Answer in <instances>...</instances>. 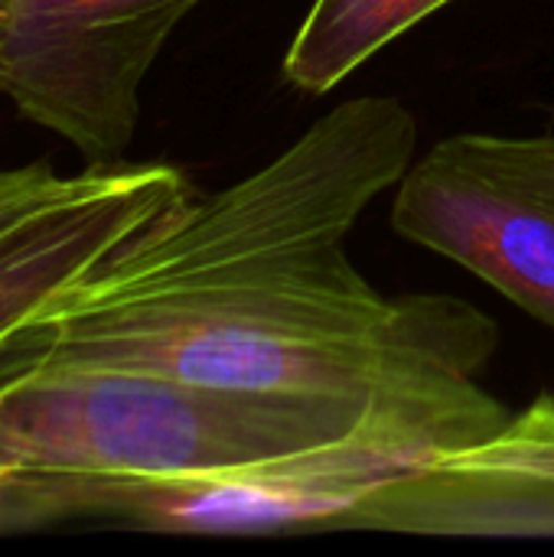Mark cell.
<instances>
[{"instance_id": "3", "label": "cell", "mask_w": 554, "mask_h": 557, "mask_svg": "<svg viewBox=\"0 0 554 557\" xmlns=\"http://www.w3.org/2000/svg\"><path fill=\"white\" fill-rule=\"evenodd\" d=\"M372 398L248 392L134 369L20 372L0 379V463L46 476L248 467L346 437Z\"/></svg>"}, {"instance_id": "1", "label": "cell", "mask_w": 554, "mask_h": 557, "mask_svg": "<svg viewBox=\"0 0 554 557\" xmlns=\"http://www.w3.org/2000/svg\"><path fill=\"white\" fill-rule=\"evenodd\" d=\"M418 121L392 95L317 117L251 176L189 199L0 349V379L134 369L199 385L372 398L457 297H382L349 258L369 202L398 186Z\"/></svg>"}, {"instance_id": "4", "label": "cell", "mask_w": 554, "mask_h": 557, "mask_svg": "<svg viewBox=\"0 0 554 557\" xmlns=\"http://www.w3.org/2000/svg\"><path fill=\"white\" fill-rule=\"evenodd\" d=\"M392 228L554 330V134H454L411 160Z\"/></svg>"}, {"instance_id": "5", "label": "cell", "mask_w": 554, "mask_h": 557, "mask_svg": "<svg viewBox=\"0 0 554 557\" xmlns=\"http://www.w3.org/2000/svg\"><path fill=\"white\" fill-rule=\"evenodd\" d=\"M202 0H3L0 95L69 140L88 166L118 163L140 117V85Z\"/></svg>"}, {"instance_id": "10", "label": "cell", "mask_w": 554, "mask_h": 557, "mask_svg": "<svg viewBox=\"0 0 554 557\" xmlns=\"http://www.w3.org/2000/svg\"><path fill=\"white\" fill-rule=\"evenodd\" d=\"M0 10H3V0H0Z\"/></svg>"}, {"instance_id": "9", "label": "cell", "mask_w": 554, "mask_h": 557, "mask_svg": "<svg viewBox=\"0 0 554 557\" xmlns=\"http://www.w3.org/2000/svg\"><path fill=\"white\" fill-rule=\"evenodd\" d=\"M13 486H16V470L0 463V535L13 532Z\"/></svg>"}, {"instance_id": "7", "label": "cell", "mask_w": 554, "mask_h": 557, "mask_svg": "<svg viewBox=\"0 0 554 557\" xmlns=\"http://www.w3.org/2000/svg\"><path fill=\"white\" fill-rule=\"evenodd\" d=\"M451 0H313L284 52V78L327 95Z\"/></svg>"}, {"instance_id": "8", "label": "cell", "mask_w": 554, "mask_h": 557, "mask_svg": "<svg viewBox=\"0 0 554 557\" xmlns=\"http://www.w3.org/2000/svg\"><path fill=\"white\" fill-rule=\"evenodd\" d=\"M82 173L62 176L46 160H33L23 166H0V235L39 212L42 206L62 199L78 186Z\"/></svg>"}, {"instance_id": "2", "label": "cell", "mask_w": 554, "mask_h": 557, "mask_svg": "<svg viewBox=\"0 0 554 557\" xmlns=\"http://www.w3.org/2000/svg\"><path fill=\"white\" fill-rule=\"evenodd\" d=\"M460 310L376 392L346 437L287 457L176 476H46L16 473V532L108 522L173 535L343 532L385 483L496 437L513 411L477 385L500 343L496 323Z\"/></svg>"}, {"instance_id": "6", "label": "cell", "mask_w": 554, "mask_h": 557, "mask_svg": "<svg viewBox=\"0 0 554 557\" xmlns=\"http://www.w3.org/2000/svg\"><path fill=\"white\" fill-rule=\"evenodd\" d=\"M189 199L170 163L85 166L72 193L0 235V349Z\"/></svg>"}]
</instances>
